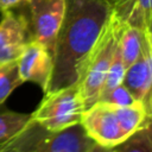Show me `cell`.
Here are the masks:
<instances>
[{"label":"cell","instance_id":"11","mask_svg":"<svg viewBox=\"0 0 152 152\" xmlns=\"http://www.w3.org/2000/svg\"><path fill=\"white\" fill-rule=\"evenodd\" d=\"M31 120V113H19L0 106V147L15 137Z\"/></svg>","mask_w":152,"mask_h":152},{"label":"cell","instance_id":"15","mask_svg":"<svg viewBox=\"0 0 152 152\" xmlns=\"http://www.w3.org/2000/svg\"><path fill=\"white\" fill-rule=\"evenodd\" d=\"M99 101H106L109 103H113L115 106H128L132 104L133 102H135L137 100L134 99V96L129 93V90L121 83L119 86H116L115 88H113L110 91H108L106 95H103Z\"/></svg>","mask_w":152,"mask_h":152},{"label":"cell","instance_id":"13","mask_svg":"<svg viewBox=\"0 0 152 152\" xmlns=\"http://www.w3.org/2000/svg\"><path fill=\"white\" fill-rule=\"evenodd\" d=\"M126 69L127 68H126V65H125V63L122 61L120 50H119V48L116 45V50H115L113 61H112V63H110V65L108 68V71H107V75H106V78H104V82H103V86H102V89H101L99 100L103 95H106L108 91H110L113 88H115L116 86H119V84L122 83L124 76H125V72H126Z\"/></svg>","mask_w":152,"mask_h":152},{"label":"cell","instance_id":"12","mask_svg":"<svg viewBox=\"0 0 152 152\" xmlns=\"http://www.w3.org/2000/svg\"><path fill=\"white\" fill-rule=\"evenodd\" d=\"M23 83L17 61L4 63L0 69V106L7 100L11 93Z\"/></svg>","mask_w":152,"mask_h":152},{"label":"cell","instance_id":"5","mask_svg":"<svg viewBox=\"0 0 152 152\" xmlns=\"http://www.w3.org/2000/svg\"><path fill=\"white\" fill-rule=\"evenodd\" d=\"M80 122L88 137L106 151H112L127 139L113 103L96 101L83 110Z\"/></svg>","mask_w":152,"mask_h":152},{"label":"cell","instance_id":"9","mask_svg":"<svg viewBox=\"0 0 152 152\" xmlns=\"http://www.w3.org/2000/svg\"><path fill=\"white\" fill-rule=\"evenodd\" d=\"M18 71L23 82H33L46 91L52 75V53L42 43L32 39L17 59Z\"/></svg>","mask_w":152,"mask_h":152},{"label":"cell","instance_id":"19","mask_svg":"<svg viewBox=\"0 0 152 152\" xmlns=\"http://www.w3.org/2000/svg\"><path fill=\"white\" fill-rule=\"evenodd\" d=\"M23 1H24V4H25V5H26V4L28 2V0H23Z\"/></svg>","mask_w":152,"mask_h":152},{"label":"cell","instance_id":"4","mask_svg":"<svg viewBox=\"0 0 152 152\" xmlns=\"http://www.w3.org/2000/svg\"><path fill=\"white\" fill-rule=\"evenodd\" d=\"M84 101L76 83L52 91L44 93L38 107L31 113V118L51 131H58L81 121Z\"/></svg>","mask_w":152,"mask_h":152},{"label":"cell","instance_id":"18","mask_svg":"<svg viewBox=\"0 0 152 152\" xmlns=\"http://www.w3.org/2000/svg\"><path fill=\"white\" fill-rule=\"evenodd\" d=\"M146 31H147V33L150 34V38H151V40H152V17H151L150 20H148V24H147V26H146Z\"/></svg>","mask_w":152,"mask_h":152},{"label":"cell","instance_id":"6","mask_svg":"<svg viewBox=\"0 0 152 152\" xmlns=\"http://www.w3.org/2000/svg\"><path fill=\"white\" fill-rule=\"evenodd\" d=\"M65 0H28L18 8L25 14L32 38L42 43L52 53L56 37L62 24Z\"/></svg>","mask_w":152,"mask_h":152},{"label":"cell","instance_id":"17","mask_svg":"<svg viewBox=\"0 0 152 152\" xmlns=\"http://www.w3.org/2000/svg\"><path fill=\"white\" fill-rule=\"evenodd\" d=\"M144 129H145V132H146L150 141L152 142V113L146 116V122H145Z\"/></svg>","mask_w":152,"mask_h":152},{"label":"cell","instance_id":"20","mask_svg":"<svg viewBox=\"0 0 152 152\" xmlns=\"http://www.w3.org/2000/svg\"><path fill=\"white\" fill-rule=\"evenodd\" d=\"M1 65H2V64H0V69H1Z\"/></svg>","mask_w":152,"mask_h":152},{"label":"cell","instance_id":"8","mask_svg":"<svg viewBox=\"0 0 152 152\" xmlns=\"http://www.w3.org/2000/svg\"><path fill=\"white\" fill-rule=\"evenodd\" d=\"M32 39L28 21L23 11L8 10L1 12L0 64L17 61Z\"/></svg>","mask_w":152,"mask_h":152},{"label":"cell","instance_id":"16","mask_svg":"<svg viewBox=\"0 0 152 152\" xmlns=\"http://www.w3.org/2000/svg\"><path fill=\"white\" fill-rule=\"evenodd\" d=\"M25 4L23 0H0V11H8V10H18L24 7Z\"/></svg>","mask_w":152,"mask_h":152},{"label":"cell","instance_id":"1","mask_svg":"<svg viewBox=\"0 0 152 152\" xmlns=\"http://www.w3.org/2000/svg\"><path fill=\"white\" fill-rule=\"evenodd\" d=\"M112 12L110 0H65L62 24L52 51V75L46 91L77 82L82 63Z\"/></svg>","mask_w":152,"mask_h":152},{"label":"cell","instance_id":"2","mask_svg":"<svg viewBox=\"0 0 152 152\" xmlns=\"http://www.w3.org/2000/svg\"><path fill=\"white\" fill-rule=\"evenodd\" d=\"M106 151L91 140L81 122L63 129L51 131L32 118L28 124L0 152H97Z\"/></svg>","mask_w":152,"mask_h":152},{"label":"cell","instance_id":"7","mask_svg":"<svg viewBox=\"0 0 152 152\" xmlns=\"http://www.w3.org/2000/svg\"><path fill=\"white\" fill-rule=\"evenodd\" d=\"M122 84L137 101H140L146 114L152 113V40L146 30H142L141 51L138 59L125 72Z\"/></svg>","mask_w":152,"mask_h":152},{"label":"cell","instance_id":"10","mask_svg":"<svg viewBox=\"0 0 152 152\" xmlns=\"http://www.w3.org/2000/svg\"><path fill=\"white\" fill-rule=\"evenodd\" d=\"M141 43H142V30L121 21L118 48L120 50L126 68H128L132 63H134L138 59L141 51Z\"/></svg>","mask_w":152,"mask_h":152},{"label":"cell","instance_id":"3","mask_svg":"<svg viewBox=\"0 0 152 152\" xmlns=\"http://www.w3.org/2000/svg\"><path fill=\"white\" fill-rule=\"evenodd\" d=\"M120 27L121 20L112 12L97 40L82 63L76 84L78 86L86 108L99 100L108 68L116 50Z\"/></svg>","mask_w":152,"mask_h":152},{"label":"cell","instance_id":"14","mask_svg":"<svg viewBox=\"0 0 152 152\" xmlns=\"http://www.w3.org/2000/svg\"><path fill=\"white\" fill-rule=\"evenodd\" d=\"M112 151L120 152H152V142L150 141L144 127L131 134L125 141L115 146Z\"/></svg>","mask_w":152,"mask_h":152}]
</instances>
